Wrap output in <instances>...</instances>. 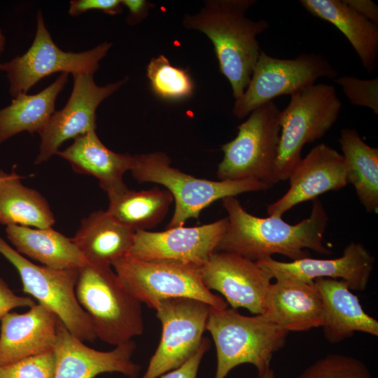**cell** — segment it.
I'll return each mask as SVG.
<instances>
[{
  "label": "cell",
  "mask_w": 378,
  "mask_h": 378,
  "mask_svg": "<svg viewBox=\"0 0 378 378\" xmlns=\"http://www.w3.org/2000/svg\"><path fill=\"white\" fill-rule=\"evenodd\" d=\"M73 78V90L66 105L61 110L55 111L39 134V153L34 161L36 164L57 155L64 141L96 131L97 108L127 81L126 76L120 80L99 86L95 83L92 74H76Z\"/></svg>",
  "instance_id": "4fadbf2b"
},
{
  "label": "cell",
  "mask_w": 378,
  "mask_h": 378,
  "mask_svg": "<svg viewBox=\"0 0 378 378\" xmlns=\"http://www.w3.org/2000/svg\"><path fill=\"white\" fill-rule=\"evenodd\" d=\"M57 155L68 161L76 172L95 177L107 194L127 187L123 176L132 169L133 155L112 151L101 141L95 131L74 139L69 146L59 150Z\"/></svg>",
  "instance_id": "7402d4cb"
},
{
  "label": "cell",
  "mask_w": 378,
  "mask_h": 378,
  "mask_svg": "<svg viewBox=\"0 0 378 378\" xmlns=\"http://www.w3.org/2000/svg\"><path fill=\"white\" fill-rule=\"evenodd\" d=\"M300 3L310 14L331 23L345 36L368 73L377 68L378 24L344 0H300Z\"/></svg>",
  "instance_id": "cb8c5ba5"
},
{
  "label": "cell",
  "mask_w": 378,
  "mask_h": 378,
  "mask_svg": "<svg viewBox=\"0 0 378 378\" xmlns=\"http://www.w3.org/2000/svg\"><path fill=\"white\" fill-rule=\"evenodd\" d=\"M68 77L69 74L62 73L38 93L19 94L8 106L0 109V144L22 132L40 134L55 111L56 99Z\"/></svg>",
  "instance_id": "484cf974"
},
{
  "label": "cell",
  "mask_w": 378,
  "mask_h": 378,
  "mask_svg": "<svg viewBox=\"0 0 378 378\" xmlns=\"http://www.w3.org/2000/svg\"><path fill=\"white\" fill-rule=\"evenodd\" d=\"M254 0H207L197 13L186 14L184 28L204 34L214 45L221 74L239 99L250 81L262 50L258 34L269 27L265 20H253L246 11Z\"/></svg>",
  "instance_id": "7a4b0ae2"
},
{
  "label": "cell",
  "mask_w": 378,
  "mask_h": 378,
  "mask_svg": "<svg viewBox=\"0 0 378 378\" xmlns=\"http://www.w3.org/2000/svg\"><path fill=\"white\" fill-rule=\"evenodd\" d=\"M75 292L97 338L118 346L143 333L141 303L126 289L112 266L87 262L78 270Z\"/></svg>",
  "instance_id": "3957f363"
},
{
  "label": "cell",
  "mask_w": 378,
  "mask_h": 378,
  "mask_svg": "<svg viewBox=\"0 0 378 378\" xmlns=\"http://www.w3.org/2000/svg\"><path fill=\"white\" fill-rule=\"evenodd\" d=\"M374 258L359 242H351L342 255L333 259L307 257L290 262H281L268 257L257 261L272 279L286 278L313 281L318 278L344 281L351 290L364 291L374 268Z\"/></svg>",
  "instance_id": "ac0fdd59"
},
{
  "label": "cell",
  "mask_w": 378,
  "mask_h": 378,
  "mask_svg": "<svg viewBox=\"0 0 378 378\" xmlns=\"http://www.w3.org/2000/svg\"><path fill=\"white\" fill-rule=\"evenodd\" d=\"M334 81L341 86L350 103L367 107L378 114V78L363 80L351 76L337 77Z\"/></svg>",
  "instance_id": "d6a6232c"
},
{
  "label": "cell",
  "mask_w": 378,
  "mask_h": 378,
  "mask_svg": "<svg viewBox=\"0 0 378 378\" xmlns=\"http://www.w3.org/2000/svg\"><path fill=\"white\" fill-rule=\"evenodd\" d=\"M135 349L133 340L115 346L108 351L92 349L70 332L59 320L52 349L53 378H94L105 372H119L136 378L141 368L132 360Z\"/></svg>",
  "instance_id": "2e32d148"
},
{
  "label": "cell",
  "mask_w": 378,
  "mask_h": 378,
  "mask_svg": "<svg viewBox=\"0 0 378 378\" xmlns=\"http://www.w3.org/2000/svg\"><path fill=\"white\" fill-rule=\"evenodd\" d=\"M342 103L332 85L318 83L290 95L280 111V136L275 163L278 181L288 179L307 144L322 138L337 121Z\"/></svg>",
  "instance_id": "8992f818"
},
{
  "label": "cell",
  "mask_w": 378,
  "mask_h": 378,
  "mask_svg": "<svg viewBox=\"0 0 378 378\" xmlns=\"http://www.w3.org/2000/svg\"><path fill=\"white\" fill-rule=\"evenodd\" d=\"M52 351L0 365V378H53Z\"/></svg>",
  "instance_id": "1f68e13d"
},
{
  "label": "cell",
  "mask_w": 378,
  "mask_h": 378,
  "mask_svg": "<svg viewBox=\"0 0 378 378\" xmlns=\"http://www.w3.org/2000/svg\"><path fill=\"white\" fill-rule=\"evenodd\" d=\"M280 110L274 101L254 109L237 127V134L222 145L223 157L218 165L219 181H256L272 187L280 125Z\"/></svg>",
  "instance_id": "52a82bcc"
},
{
  "label": "cell",
  "mask_w": 378,
  "mask_h": 378,
  "mask_svg": "<svg viewBox=\"0 0 378 378\" xmlns=\"http://www.w3.org/2000/svg\"><path fill=\"white\" fill-rule=\"evenodd\" d=\"M210 347V341L204 337L197 352L180 367L161 375L160 378H197L201 361Z\"/></svg>",
  "instance_id": "e575fe53"
},
{
  "label": "cell",
  "mask_w": 378,
  "mask_h": 378,
  "mask_svg": "<svg viewBox=\"0 0 378 378\" xmlns=\"http://www.w3.org/2000/svg\"><path fill=\"white\" fill-rule=\"evenodd\" d=\"M210 307L191 298L167 299L157 305L161 338L141 378H158L180 367L197 352L206 330Z\"/></svg>",
  "instance_id": "7c38bea8"
},
{
  "label": "cell",
  "mask_w": 378,
  "mask_h": 378,
  "mask_svg": "<svg viewBox=\"0 0 378 378\" xmlns=\"http://www.w3.org/2000/svg\"><path fill=\"white\" fill-rule=\"evenodd\" d=\"M112 46L104 41L95 48L80 52L62 50L52 41L46 29L42 12L36 14V30L31 46L26 52L2 64L1 71L9 80L13 98L27 93L43 78L55 73L92 74Z\"/></svg>",
  "instance_id": "8fae6325"
},
{
  "label": "cell",
  "mask_w": 378,
  "mask_h": 378,
  "mask_svg": "<svg viewBox=\"0 0 378 378\" xmlns=\"http://www.w3.org/2000/svg\"><path fill=\"white\" fill-rule=\"evenodd\" d=\"M337 77V71L321 54L302 53L293 59H279L262 50L247 88L234 100L233 114L244 118L277 97L291 95L315 84L320 78Z\"/></svg>",
  "instance_id": "30bf717a"
},
{
  "label": "cell",
  "mask_w": 378,
  "mask_h": 378,
  "mask_svg": "<svg viewBox=\"0 0 378 378\" xmlns=\"http://www.w3.org/2000/svg\"><path fill=\"white\" fill-rule=\"evenodd\" d=\"M200 270L204 286L219 292L231 308H244L255 315L265 313L272 277L257 261L215 251Z\"/></svg>",
  "instance_id": "5bb4252c"
},
{
  "label": "cell",
  "mask_w": 378,
  "mask_h": 378,
  "mask_svg": "<svg viewBox=\"0 0 378 378\" xmlns=\"http://www.w3.org/2000/svg\"><path fill=\"white\" fill-rule=\"evenodd\" d=\"M346 165L347 183L368 213L378 210V148L370 146L352 128H344L339 139Z\"/></svg>",
  "instance_id": "f1b7e54d"
},
{
  "label": "cell",
  "mask_w": 378,
  "mask_h": 378,
  "mask_svg": "<svg viewBox=\"0 0 378 378\" xmlns=\"http://www.w3.org/2000/svg\"><path fill=\"white\" fill-rule=\"evenodd\" d=\"M262 316L288 332L321 327L323 303L314 281L276 279L269 288Z\"/></svg>",
  "instance_id": "ffe728a7"
},
{
  "label": "cell",
  "mask_w": 378,
  "mask_h": 378,
  "mask_svg": "<svg viewBox=\"0 0 378 378\" xmlns=\"http://www.w3.org/2000/svg\"><path fill=\"white\" fill-rule=\"evenodd\" d=\"M15 171H0V223L35 228L51 227L55 218L47 200L24 186Z\"/></svg>",
  "instance_id": "4316f807"
},
{
  "label": "cell",
  "mask_w": 378,
  "mask_h": 378,
  "mask_svg": "<svg viewBox=\"0 0 378 378\" xmlns=\"http://www.w3.org/2000/svg\"><path fill=\"white\" fill-rule=\"evenodd\" d=\"M288 179L290 187L286 192L268 205L270 216L281 217L302 202L314 200L348 184L342 155L326 144L316 145L302 158Z\"/></svg>",
  "instance_id": "e0dca14e"
},
{
  "label": "cell",
  "mask_w": 378,
  "mask_h": 378,
  "mask_svg": "<svg viewBox=\"0 0 378 378\" xmlns=\"http://www.w3.org/2000/svg\"><path fill=\"white\" fill-rule=\"evenodd\" d=\"M296 378H374L368 366L354 356L328 354L305 368Z\"/></svg>",
  "instance_id": "4dcf8cb0"
},
{
  "label": "cell",
  "mask_w": 378,
  "mask_h": 378,
  "mask_svg": "<svg viewBox=\"0 0 378 378\" xmlns=\"http://www.w3.org/2000/svg\"><path fill=\"white\" fill-rule=\"evenodd\" d=\"M112 267L126 289L150 309L171 298L195 299L216 309L228 307L223 298L204 286L200 266L126 256Z\"/></svg>",
  "instance_id": "ba28073f"
},
{
  "label": "cell",
  "mask_w": 378,
  "mask_h": 378,
  "mask_svg": "<svg viewBox=\"0 0 378 378\" xmlns=\"http://www.w3.org/2000/svg\"><path fill=\"white\" fill-rule=\"evenodd\" d=\"M5 43H6V38H5L4 34H3L2 30L0 29V57L2 52L4 50ZM1 66H2V63H1L0 62V71H1Z\"/></svg>",
  "instance_id": "f35d334b"
},
{
  "label": "cell",
  "mask_w": 378,
  "mask_h": 378,
  "mask_svg": "<svg viewBox=\"0 0 378 378\" xmlns=\"http://www.w3.org/2000/svg\"><path fill=\"white\" fill-rule=\"evenodd\" d=\"M134 234L106 210H97L82 219L71 240L88 262L112 266L128 255Z\"/></svg>",
  "instance_id": "603a6c76"
},
{
  "label": "cell",
  "mask_w": 378,
  "mask_h": 378,
  "mask_svg": "<svg viewBox=\"0 0 378 378\" xmlns=\"http://www.w3.org/2000/svg\"><path fill=\"white\" fill-rule=\"evenodd\" d=\"M257 378H275V374L274 370L271 368L263 374L258 376Z\"/></svg>",
  "instance_id": "ab89813d"
},
{
  "label": "cell",
  "mask_w": 378,
  "mask_h": 378,
  "mask_svg": "<svg viewBox=\"0 0 378 378\" xmlns=\"http://www.w3.org/2000/svg\"><path fill=\"white\" fill-rule=\"evenodd\" d=\"M7 238L20 254L44 266L59 269H79L88 261L71 240L52 227L35 228L7 225Z\"/></svg>",
  "instance_id": "d4e9b609"
},
{
  "label": "cell",
  "mask_w": 378,
  "mask_h": 378,
  "mask_svg": "<svg viewBox=\"0 0 378 378\" xmlns=\"http://www.w3.org/2000/svg\"><path fill=\"white\" fill-rule=\"evenodd\" d=\"M323 308L321 328L326 340L337 344L356 332L378 336V321L363 309L359 299L343 280L316 279Z\"/></svg>",
  "instance_id": "44dd1931"
},
{
  "label": "cell",
  "mask_w": 378,
  "mask_h": 378,
  "mask_svg": "<svg viewBox=\"0 0 378 378\" xmlns=\"http://www.w3.org/2000/svg\"><path fill=\"white\" fill-rule=\"evenodd\" d=\"M0 254L18 270L23 292L54 312L68 330L81 341L93 342L97 339L92 323L76 296L78 269L59 270L37 265L1 236Z\"/></svg>",
  "instance_id": "9c48e42d"
},
{
  "label": "cell",
  "mask_w": 378,
  "mask_h": 378,
  "mask_svg": "<svg viewBox=\"0 0 378 378\" xmlns=\"http://www.w3.org/2000/svg\"><path fill=\"white\" fill-rule=\"evenodd\" d=\"M227 225V219L224 218L200 226H181L160 232L136 231L127 256L201 267L216 251Z\"/></svg>",
  "instance_id": "9a60e30c"
},
{
  "label": "cell",
  "mask_w": 378,
  "mask_h": 378,
  "mask_svg": "<svg viewBox=\"0 0 378 378\" xmlns=\"http://www.w3.org/2000/svg\"><path fill=\"white\" fill-rule=\"evenodd\" d=\"M351 8L378 24V6L371 0H344Z\"/></svg>",
  "instance_id": "74e56055"
},
{
  "label": "cell",
  "mask_w": 378,
  "mask_h": 378,
  "mask_svg": "<svg viewBox=\"0 0 378 378\" xmlns=\"http://www.w3.org/2000/svg\"><path fill=\"white\" fill-rule=\"evenodd\" d=\"M221 200L227 214V225L216 251L234 253L253 261L273 254L299 260L310 257L307 250L322 255L332 253L323 243L328 217L318 198L312 200L309 216L295 225L281 217L253 216L236 197Z\"/></svg>",
  "instance_id": "6da1fadb"
},
{
  "label": "cell",
  "mask_w": 378,
  "mask_h": 378,
  "mask_svg": "<svg viewBox=\"0 0 378 378\" xmlns=\"http://www.w3.org/2000/svg\"><path fill=\"white\" fill-rule=\"evenodd\" d=\"M139 183H155L170 192L175 203L167 228L184 226L190 218H198L203 209L227 197L270 189V186L252 181H210L188 174L171 166L164 153L134 155L130 171Z\"/></svg>",
  "instance_id": "5b68a950"
},
{
  "label": "cell",
  "mask_w": 378,
  "mask_h": 378,
  "mask_svg": "<svg viewBox=\"0 0 378 378\" xmlns=\"http://www.w3.org/2000/svg\"><path fill=\"white\" fill-rule=\"evenodd\" d=\"M57 315L37 303L23 314L0 318V365L52 351L57 337Z\"/></svg>",
  "instance_id": "d6986e66"
},
{
  "label": "cell",
  "mask_w": 378,
  "mask_h": 378,
  "mask_svg": "<svg viewBox=\"0 0 378 378\" xmlns=\"http://www.w3.org/2000/svg\"><path fill=\"white\" fill-rule=\"evenodd\" d=\"M107 195L106 211L135 232L148 230L157 226L163 220L174 202L169 191L158 186L141 191L125 187Z\"/></svg>",
  "instance_id": "83f0119b"
},
{
  "label": "cell",
  "mask_w": 378,
  "mask_h": 378,
  "mask_svg": "<svg viewBox=\"0 0 378 378\" xmlns=\"http://www.w3.org/2000/svg\"><path fill=\"white\" fill-rule=\"evenodd\" d=\"M146 75L152 90L162 99L183 100L194 92L195 85L189 71L173 66L163 55L150 60Z\"/></svg>",
  "instance_id": "f546056e"
},
{
  "label": "cell",
  "mask_w": 378,
  "mask_h": 378,
  "mask_svg": "<svg viewBox=\"0 0 378 378\" xmlns=\"http://www.w3.org/2000/svg\"><path fill=\"white\" fill-rule=\"evenodd\" d=\"M121 3L129 10L127 20L130 24H134L144 19L153 6L145 0H121Z\"/></svg>",
  "instance_id": "8d00e7d4"
},
{
  "label": "cell",
  "mask_w": 378,
  "mask_h": 378,
  "mask_svg": "<svg viewBox=\"0 0 378 378\" xmlns=\"http://www.w3.org/2000/svg\"><path fill=\"white\" fill-rule=\"evenodd\" d=\"M206 330L216 351L214 378H225L234 368L253 365L258 376L271 369L274 354L286 343L288 332L262 315L241 314L231 307H210Z\"/></svg>",
  "instance_id": "277c9868"
},
{
  "label": "cell",
  "mask_w": 378,
  "mask_h": 378,
  "mask_svg": "<svg viewBox=\"0 0 378 378\" xmlns=\"http://www.w3.org/2000/svg\"><path fill=\"white\" fill-rule=\"evenodd\" d=\"M36 304L30 297L18 296L0 277V318L10 310L17 307H31Z\"/></svg>",
  "instance_id": "d590c367"
},
{
  "label": "cell",
  "mask_w": 378,
  "mask_h": 378,
  "mask_svg": "<svg viewBox=\"0 0 378 378\" xmlns=\"http://www.w3.org/2000/svg\"><path fill=\"white\" fill-rule=\"evenodd\" d=\"M120 0H73L70 1L69 14L78 16L86 11L97 10L114 15L122 12Z\"/></svg>",
  "instance_id": "836d02e7"
}]
</instances>
